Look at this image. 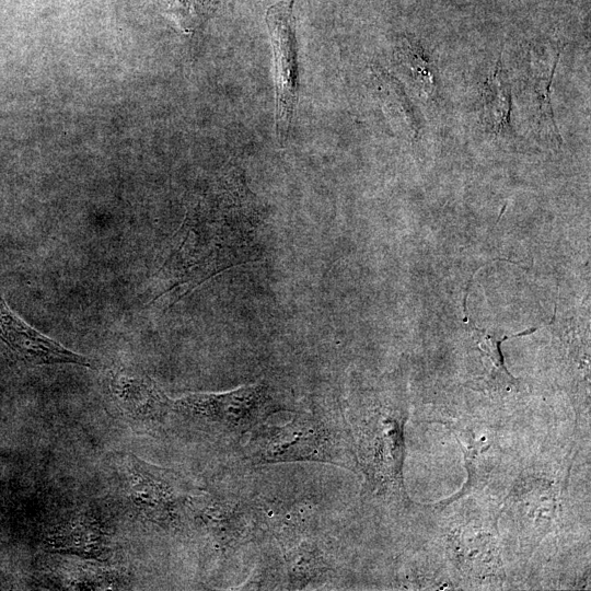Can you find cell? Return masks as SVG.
Masks as SVG:
<instances>
[{
    "instance_id": "11",
    "label": "cell",
    "mask_w": 591,
    "mask_h": 591,
    "mask_svg": "<svg viewBox=\"0 0 591 591\" xmlns=\"http://www.w3.org/2000/svg\"><path fill=\"white\" fill-rule=\"evenodd\" d=\"M483 99L484 124L495 134L507 130L510 126L511 86L500 60L485 86Z\"/></svg>"
},
{
    "instance_id": "3",
    "label": "cell",
    "mask_w": 591,
    "mask_h": 591,
    "mask_svg": "<svg viewBox=\"0 0 591 591\" xmlns=\"http://www.w3.org/2000/svg\"><path fill=\"white\" fill-rule=\"evenodd\" d=\"M173 413L232 437L247 436L282 408L264 384L223 393H194L172 401Z\"/></svg>"
},
{
    "instance_id": "12",
    "label": "cell",
    "mask_w": 591,
    "mask_h": 591,
    "mask_svg": "<svg viewBox=\"0 0 591 591\" xmlns=\"http://www.w3.org/2000/svg\"><path fill=\"white\" fill-rule=\"evenodd\" d=\"M453 549L462 567L476 576L498 571L500 559L489 534L475 533L473 536L459 537Z\"/></svg>"
},
{
    "instance_id": "14",
    "label": "cell",
    "mask_w": 591,
    "mask_h": 591,
    "mask_svg": "<svg viewBox=\"0 0 591 591\" xmlns=\"http://www.w3.org/2000/svg\"><path fill=\"white\" fill-rule=\"evenodd\" d=\"M61 586L76 590L108 589L118 584L119 573L95 565H70L60 570Z\"/></svg>"
},
{
    "instance_id": "16",
    "label": "cell",
    "mask_w": 591,
    "mask_h": 591,
    "mask_svg": "<svg viewBox=\"0 0 591 591\" xmlns=\"http://www.w3.org/2000/svg\"><path fill=\"white\" fill-rule=\"evenodd\" d=\"M379 83H381L382 100L385 101L386 108L395 121L405 126V131L415 134L417 131L416 119L398 82L387 73H380Z\"/></svg>"
},
{
    "instance_id": "15",
    "label": "cell",
    "mask_w": 591,
    "mask_h": 591,
    "mask_svg": "<svg viewBox=\"0 0 591 591\" xmlns=\"http://www.w3.org/2000/svg\"><path fill=\"white\" fill-rule=\"evenodd\" d=\"M559 56L556 57L549 67L538 69L534 74V90L538 102V123L544 135L561 143V137L556 126L553 107L551 103V84Z\"/></svg>"
},
{
    "instance_id": "5",
    "label": "cell",
    "mask_w": 591,
    "mask_h": 591,
    "mask_svg": "<svg viewBox=\"0 0 591 591\" xmlns=\"http://www.w3.org/2000/svg\"><path fill=\"white\" fill-rule=\"evenodd\" d=\"M127 475L132 501L148 521L171 529L186 515L189 485L174 471L129 454Z\"/></svg>"
},
{
    "instance_id": "6",
    "label": "cell",
    "mask_w": 591,
    "mask_h": 591,
    "mask_svg": "<svg viewBox=\"0 0 591 591\" xmlns=\"http://www.w3.org/2000/svg\"><path fill=\"white\" fill-rule=\"evenodd\" d=\"M293 1L270 5L265 22L270 36L275 67L276 135L280 144L289 138L293 109L298 101L299 72Z\"/></svg>"
},
{
    "instance_id": "1",
    "label": "cell",
    "mask_w": 591,
    "mask_h": 591,
    "mask_svg": "<svg viewBox=\"0 0 591 591\" xmlns=\"http://www.w3.org/2000/svg\"><path fill=\"white\" fill-rule=\"evenodd\" d=\"M247 436L244 454L252 464L316 462L359 472L349 424L329 406L296 413L285 424L267 420Z\"/></svg>"
},
{
    "instance_id": "7",
    "label": "cell",
    "mask_w": 591,
    "mask_h": 591,
    "mask_svg": "<svg viewBox=\"0 0 591 591\" xmlns=\"http://www.w3.org/2000/svg\"><path fill=\"white\" fill-rule=\"evenodd\" d=\"M0 351L14 361L30 366L71 363L95 368L90 358L67 349L24 322L1 294Z\"/></svg>"
},
{
    "instance_id": "8",
    "label": "cell",
    "mask_w": 591,
    "mask_h": 591,
    "mask_svg": "<svg viewBox=\"0 0 591 591\" xmlns=\"http://www.w3.org/2000/svg\"><path fill=\"white\" fill-rule=\"evenodd\" d=\"M108 392L116 406L129 418L160 422L173 413L172 401L144 372L123 368L111 373Z\"/></svg>"
},
{
    "instance_id": "4",
    "label": "cell",
    "mask_w": 591,
    "mask_h": 591,
    "mask_svg": "<svg viewBox=\"0 0 591 591\" xmlns=\"http://www.w3.org/2000/svg\"><path fill=\"white\" fill-rule=\"evenodd\" d=\"M187 513L222 553L246 545L267 526L266 514L257 505L233 495L192 496Z\"/></svg>"
},
{
    "instance_id": "10",
    "label": "cell",
    "mask_w": 591,
    "mask_h": 591,
    "mask_svg": "<svg viewBox=\"0 0 591 591\" xmlns=\"http://www.w3.org/2000/svg\"><path fill=\"white\" fill-rule=\"evenodd\" d=\"M49 551L101 560L108 556L109 538L102 522L81 513L56 528L46 540Z\"/></svg>"
},
{
    "instance_id": "9",
    "label": "cell",
    "mask_w": 591,
    "mask_h": 591,
    "mask_svg": "<svg viewBox=\"0 0 591 591\" xmlns=\"http://www.w3.org/2000/svg\"><path fill=\"white\" fill-rule=\"evenodd\" d=\"M308 532L278 542L282 551L289 589L301 590L322 586L332 575L331 560Z\"/></svg>"
},
{
    "instance_id": "17",
    "label": "cell",
    "mask_w": 591,
    "mask_h": 591,
    "mask_svg": "<svg viewBox=\"0 0 591 591\" xmlns=\"http://www.w3.org/2000/svg\"><path fill=\"white\" fill-rule=\"evenodd\" d=\"M410 48L412 49H409L406 54V57H408L407 63L409 65L415 79L420 82L419 84H421V89L428 93V91H431L434 86L430 68L424 58H420L421 55H419V51L415 50L414 47Z\"/></svg>"
},
{
    "instance_id": "13",
    "label": "cell",
    "mask_w": 591,
    "mask_h": 591,
    "mask_svg": "<svg viewBox=\"0 0 591 591\" xmlns=\"http://www.w3.org/2000/svg\"><path fill=\"white\" fill-rule=\"evenodd\" d=\"M477 347L483 352L484 357L489 361L487 372L485 376L479 379L478 384H484L488 389L493 390H509L518 385V380L507 370L501 354V343L510 337L522 336L536 331V328L530 329V332H523L512 336H505L502 338L494 337L486 331L478 329L475 326Z\"/></svg>"
},
{
    "instance_id": "2",
    "label": "cell",
    "mask_w": 591,
    "mask_h": 591,
    "mask_svg": "<svg viewBox=\"0 0 591 591\" xmlns=\"http://www.w3.org/2000/svg\"><path fill=\"white\" fill-rule=\"evenodd\" d=\"M355 442L359 471L376 496L404 495L403 414L386 405H372L347 420Z\"/></svg>"
}]
</instances>
